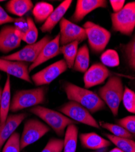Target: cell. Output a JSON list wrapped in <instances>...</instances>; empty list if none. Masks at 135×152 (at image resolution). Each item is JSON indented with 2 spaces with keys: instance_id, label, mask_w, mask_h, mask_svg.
Instances as JSON below:
<instances>
[{
  "instance_id": "6da1fadb",
  "label": "cell",
  "mask_w": 135,
  "mask_h": 152,
  "mask_svg": "<svg viewBox=\"0 0 135 152\" xmlns=\"http://www.w3.org/2000/svg\"><path fill=\"white\" fill-rule=\"evenodd\" d=\"M63 89L67 98L87 108L91 113L103 110L105 104L99 95L87 88H83L70 82L63 84Z\"/></svg>"
},
{
  "instance_id": "7a4b0ae2",
  "label": "cell",
  "mask_w": 135,
  "mask_h": 152,
  "mask_svg": "<svg viewBox=\"0 0 135 152\" xmlns=\"http://www.w3.org/2000/svg\"><path fill=\"white\" fill-rule=\"evenodd\" d=\"M29 111L42 119L60 137L65 134L68 126L77 124V122L71 119L62 113L42 106L32 107Z\"/></svg>"
},
{
  "instance_id": "3957f363",
  "label": "cell",
  "mask_w": 135,
  "mask_h": 152,
  "mask_svg": "<svg viewBox=\"0 0 135 152\" xmlns=\"http://www.w3.org/2000/svg\"><path fill=\"white\" fill-rule=\"evenodd\" d=\"M46 92L45 86L16 91L11 101L10 111L15 113L45 103Z\"/></svg>"
},
{
  "instance_id": "277c9868",
  "label": "cell",
  "mask_w": 135,
  "mask_h": 152,
  "mask_svg": "<svg viewBox=\"0 0 135 152\" xmlns=\"http://www.w3.org/2000/svg\"><path fill=\"white\" fill-rule=\"evenodd\" d=\"M124 88L121 79L117 76H112L104 86L99 90V97L113 113L118 115L119 108L123 97Z\"/></svg>"
},
{
  "instance_id": "5b68a950",
  "label": "cell",
  "mask_w": 135,
  "mask_h": 152,
  "mask_svg": "<svg viewBox=\"0 0 135 152\" xmlns=\"http://www.w3.org/2000/svg\"><path fill=\"white\" fill-rule=\"evenodd\" d=\"M111 19L114 31L131 35L135 28V1L127 3L117 13L112 14Z\"/></svg>"
},
{
  "instance_id": "8992f818",
  "label": "cell",
  "mask_w": 135,
  "mask_h": 152,
  "mask_svg": "<svg viewBox=\"0 0 135 152\" xmlns=\"http://www.w3.org/2000/svg\"><path fill=\"white\" fill-rule=\"evenodd\" d=\"M83 26L92 51L96 54L102 53L111 39V33L105 28L90 21L86 22Z\"/></svg>"
},
{
  "instance_id": "52a82bcc",
  "label": "cell",
  "mask_w": 135,
  "mask_h": 152,
  "mask_svg": "<svg viewBox=\"0 0 135 152\" xmlns=\"http://www.w3.org/2000/svg\"><path fill=\"white\" fill-rule=\"evenodd\" d=\"M50 130V126L37 119H28L24 123L20 136L21 150L39 141Z\"/></svg>"
},
{
  "instance_id": "ba28073f",
  "label": "cell",
  "mask_w": 135,
  "mask_h": 152,
  "mask_svg": "<svg viewBox=\"0 0 135 152\" xmlns=\"http://www.w3.org/2000/svg\"><path fill=\"white\" fill-rule=\"evenodd\" d=\"M58 110L64 115L77 123L87 125L96 129H100L99 124L93 117L91 113L76 102L69 101L61 106Z\"/></svg>"
},
{
  "instance_id": "9c48e42d",
  "label": "cell",
  "mask_w": 135,
  "mask_h": 152,
  "mask_svg": "<svg viewBox=\"0 0 135 152\" xmlns=\"http://www.w3.org/2000/svg\"><path fill=\"white\" fill-rule=\"evenodd\" d=\"M51 40V37L46 35L39 41L31 45H28L18 51L10 55L2 56L1 58L12 61L33 63L39 57L44 46Z\"/></svg>"
},
{
  "instance_id": "30bf717a",
  "label": "cell",
  "mask_w": 135,
  "mask_h": 152,
  "mask_svg": "<svg viewBox=\"0 0 135 152\" xmlns=\"http://www.w3.org/2000/svg\"><path fill=\"white\" fill-rule=\"evenodd\" d=\"M68 68L65 60H60L32 75L31 80L37 86L49 85L65 72Z\"/></svg>"
},
{
  "instance_id": "8fae6325",
  "label": "cell",
  "mask_w": 135,
  "mask_h": 152,
  "mask_svg": "<svg viewBox=\"0 0 135 152\" xmlns=\"http://www.w3.org/2000/svg\"><path fill=\"white\" fill-rule=\"evenodd\" d=\"M60 44L62 46L74 42L81 43L87 39L83 28L65 18L60 21Z\"/></svg>"
},
{
  "instance_id": "7c38bea8",
  "label": "cell",
  "mask_w": 135,
  "mask_h": 152,
  "mask_svg": "<svg viewBox=\"0 0 135 152\" xmlns=\"http://www.w3.org/2000/svg\"><path fill=\"white\" fill-rule=\"evenodd\" d=\"M29 63L8 60L0 57V71L7 73V75L14 76L32 83V81L29 75Z\"/></svg>"
},
{
  "instance_id": "4fadbf2b",
  "label": "cell",
  "mask_w": 135,
  "mask_h": 152,
  "mask_svg": "<svg viewBox=\"0 0 135 152\" xmlns=\"http://www.w3.org/2000/svg\"><path fill=\"white\" fill-rule=\"evenodd\" d=\"M109 74V71L102 63H94L84 74L85 88L88 89L103 83Z\"/></svg>"
},
{
  "instance_id": "5bb4252c",
  "label": "cell",
  "mask_w": 135,
  "mask_h": 152,
  "mask_svg": "<svg viewBox=\"0 0 135 152\" xmlns=\"http://www.w3.org/2000/svg\"><path fill=\"white\" fill-rule=\"evenodd\" d=\"M21 41L15 34L14 25H6L0 30V52L6 54L12 51L20 46Z\"/></svg>"
},
{
  "instance_id": "9a60e30c",
  "label": "cell",
  "mask_w": 135,
  "mask_h": 152,
  "mask_svg": "<svg viewBox=\"0 0 135 152\" xmlns=\"http://www.w3.org/2000/svg\"><path fill=\"white\" fill-rule=\"evenodd\" d=\"M107 6L105 0H78L75 11L70 19L74 23H79L93 10L98 8H106Z\"/></svg>"
},
{
  "instance_id": "2e32d148",
  "label": "cell",
  "mask_w": 135,
  "mask_h": 152,
  "mask_svg": "<svg viewBox=\"0 0 135 152\" xmlns=\"http://www.w3.org/2000/svg\"><path fill=\"white\" fill-rule=\"evenodd\" d=\"M27 117L28 115L25 113L12 114L8 116L4 124L0 128V152L9 138Z\"/></svg>"
},
{
  "instance_id": "e0dca14e",
  "label": "cell",
  "mask_w": 135,
  "mask_h": 152,
  "mask_svg": "<svg viewBox=\"0 0 135 152\" xmlns=\"http://www.w3.org/2000/svg\"><path fill=\"white\" fill-rule=\"evenodd\" d=\"M60 49V34H58L54 39L49 42L44 46L37 58L29 65V72L43 63L60 55L61 54Z\"/></svg>"
},
{
  "instance_id": "ac0fdd59",
  "label": "cell",
  "mask_w": 135,
  "mask_h": 152,
  "mask_svg": "<svg viewBox=\"0 0 135 152\" xmlns=\"http://www.w3.org/2000/svg\"><path fill=\"white\" fill-rule=\"evenodd\" d=\"M72 2V1L71 0H65L57 6L41 26V31L43 33H51L58 23L63 18V16L71 6Z\"/></svg>"
},
{
  "instance_id": "d6986e66",
  "label": "cell",
  "mask_w": 135,
  "mask_h": 152,
  "mask_svg": "<svg viewBox=\"0 0 135 152\" xmlns=\"http://www.w3.org/2000/svg\"><path fill=\"white\" fill-rule=\"evenodd\" d=\"M81 145L84 148L100 150L111 145L112 142L94 132L81 133L79 136Z\"/></svg>"
},
{
  "instance_id": "ffe728a7",
  "label": "cell",
  "mask_w": 135,
  "mask_h": 152,
  "mask_svg": "<svg viewBox=\"0 0 135 152\" xmlns=\"http://www.w3.org/2000/svg\"><path fill=\"white\" fill-rule=\"evenodd\" d=\"M11 88L10 75H7V79L3 90L1 104H0V128L4 124L10 111L11 104Z\"/></svg>"
},
{
  "instance_id": "44dd1931",
  "label": "cell",
  "mask_w": 135,
  "mask_h": 152,
  "mask_svg": "<svg viewBox=\"0 0 135 152\" xmlns=\"http://www.w3.org/2000/svg\"><path fill=\"white\" fill-rule=\"evenodd\" d=\"M33 8L31 0H10L6 4L7 12L19 17H22Z\"/></svg>"
},
{
  "instance_id": "7402d4cb",
  "label": "cell",
  "mask_w": 135,
  "mask_h": 152,
  "mask_svg": "<svg viewBox=\"0 0 135 152\" xmlns=\"http://www.w3.org/2000/svg\"><path fill=\"white\" fill-rule=\"evenodd\" d=\"M79 128L76 124L68 126L63 139V152H76Z\"/></svg>"
},
{
  "instance_id": "603a6c76",
  "label": "cell",
  "mask_w": 135,
  "mask_h": 152,
  "mask_svg": "<svg viewBox=\"0 0 135 152\" xmlns=\"http://www.w3.org/2000/svg\"><path fill=\"white\" fill-rule=\"evenodd\" d=\"M90 65V52L87 45H83L77 51L73 66V69L80 72H85Z\"/></svg>"
},
{
  "instance_id": "cb8c5ba5",
  "label": "cell",
  "mask_w": 135,
  "mask_h": 152,
  "mask_svg": "<svg viewBox=\"0 0 135 152\" xmlns=\"http://www.w3.org/2000/svg\"><path fill=\"white\" fill-rule=\"evenodd\" d=\"M54 11L52 4L46 2H39L33 8L32 14L35 21L38 23L45 22Z\"/></svg>"
},
{
  "instance_id": "d4e9b609",
  "label": "cell",
  "mask_w": 135,
  "mask_h": 152,
  "mask_svg": "<svg viewBox=\"0 0 135 152\" xmlns=\"http://www.w3.org/2000/svg\"><path fill=\"white\" fill-rule=\"evenodd\" d=\"M78 42H74L60 47V52L64 57L68 68L71 69L73 68L76 57L78 51Z\"/></svg>"
},
{
  "instance_id": "484cf974",
  "label": "cell",
  "mask_w": 135,
  "mask_h": 152,
  "mask_svg": "<svg viewBox=\"0 0 135 152\" xmlns=\"http://www.w3.org/2000/svg\"><path fill=\"white\" fill-rule=\"evenodd\" d=\"M108 140L124 152H135V141L133 139L116 137L112 134H105Z\"/></svg>"
},
{
  "instance_id": "4316f807",
  "label": "cell",
  "mask_w": 135,
  "mask_h": 152,
  "mask_svg": "<svg viewBox=\"0 0 135 152\" xmlns=\"http://www.w3.org/2000/svg\"><path fill=\"white\" fill-rule=\"evenodd\" d=\"M100 126H101L102 128L108 130L110 133H112V134L116 137L127 138V139H133V140H134L135 139L134 135L130 133L126 129L122 127V126L118 124H111L108 122H101Z\"/></svg>"
},
{
  "instance_id": "83f0119b",
  "label": "cell",
  "mask_w": 135,
  "mask_h": 152,
  "mask_svg": "<svg viewBox=\"0 0 135 152\" xmlns=\"http://www.w3.org/2000/svg\"><path fill=\"white\" fill-rule=\"evenodd\" d=\"M102 63L105 66L116 67L119 65L120 60L119 54L114 49H107L101 56Z\"/></svg>"
},
{
  "instance_id": "f1b7e54d",
  "label": "cell",
  "mask_w": 135,
  "mask_h": 152,
  "mask_svg": "<svg viewBox=\"0 0 135 152\" xmlns=\"http://www.w3.org/2000/svg\"><path fill=\"white\" fill-rule=\"evenodd\" d=\"M26 20L28 23V29L25 34L23 36L21 40L28 45H31L36 42L39 32L32 18L28 17Z\"/></svg>"
},
{
  "instance_id": "f546056e",
  "label": "cell",
  "mask_w": 135,
  "mask_h": 152,
  "mask_svg": "<svg viewBox=\"0 0 135 152\" xmlns=\"http://www.w3.org/2000/svg\"><path fill=\"white\" fill-rule=\"evenodd\" d=\"M20 135L15 132L4 144L2 152H20Z\"/></svg>"
},
{
  "instance_id": "4dcf8cb0",
  "label": "cell",
  "mask_w": 135,
  "mask_h": 152,
  "mask_svg": "<svg viewBox=\"0 0 135 152\" xmlns=\"http://www.w3.org/2000/svg\"><path fill=\"white\" fill-rule=\"evenodd\" d=\"M122 100L126 109L128 112L135 114V93L127 86L124 88Z\"/></svg>"
},
{
  "instance_id": "1f68e13d",
  "label": "cell",
  "mask_w": 135,
  "mask_h": 152,
  "mask_svg": "<svg viewBox=\"0 0 135 152\" xmlns=\"http://www.w3.org/2000/svg\"><path fill=\"white\" fill-rule=\"evenodd\" d=\"M125 53L130 68L135 71V35L126 46Z\"/></svg>"
},
{
  "instance_id": "d6a6232c",
  "label": "cell",
  "mask_w": 135,
  "mask_h": 152,
  "mask_svg": "<svg viewBox=\"0 0 135 152\" xmlns=\"http://www.w3.org/2000/svg\"><path fill=\"white\" fill-rule=\"evenodd\" d=\"M63 150V139L52 137L47 142L41 152H62Z\"/></svg>"
},
{
  "instance_id": "836d02e7",
  "label": "cell",
  "mask_w": 135,
  "mask_h": 152,
  "mask_svg": "<svg viewBox=\"0 0 135 152\" xmlns=\"http://www.w3.org/2000/svg\"><path fill=\"white\" fill-rule=\"evenodd\" d=\"M117 123L135 136V115L120 119L117 121Z\"/></svg>"
},
{
  "instance_id": "e575fe53",
  "label": "cell",
  "mask_w": 135,
  "mask_h": 152,
  "mask_svg": "<svg viewBox=\"0 0 135 152\" xmlns=\"http://www.w3.org/2000/svg\"><path fill=\"white\" fill-rule=\"evenodd\" d=\"M14 27L17 30L20 31L23 36L25 34L26 31L28 29V23L27 20L24 18L23 17H19L17 18H15V20L14 21ZM21 37V39H22Z\"/></svg>"
},
{
  "instance_id": "d590c367",
  "label": "cell",
  "mask_w": 135,
  "mask_h": 152,
  "mask_svg": "<svg viewBox=\"0 0 135 152\" xmlns=\"http://www.w3.org/2000/svg\"><path fill=\"white\" fill-rule=\"evenodd\" d=\"M15 20V18L10 17L3 7L0 5V26L7 23H14Z\"/></svg>"
},
{
  "instance_id": "8d00e7d4",
  "label": "cell",
  "mask_w": 135,
  "mask_h": 152,
  "mask_svg": "<svg viewBox=\"0 0 135 152\" xmlns=\"http://www.w3.org/2000/svg\"><path fill=\"white\" fill-rule=\"evenodd\" d=\"M110 4H111L114 13H117L119 12L125 6V0H110Z\"/></svg>"
},
{
  "instance_id": "74e56055",
  "label": "cell",
  "mask_w": 135,
  "mask_h": 152,
  "mask_svg": "<svg viewBox=\"0 0 135 152\" xmlns=\"http://www.w3.org/2000/svg\"><path fill=\"white\" fill-rule=\"evenodd\" d=\"M109 152H124V151H122L121 150H120L117 147H116V148H113L112 150H110Z\"/></svg>"
},
{
  "instance_id": "f35d334b",
  "label": "cell",
  "mask_w": 135,
  "mask_h": 152,
  "mask_svg": "<svg viewBox=\"0 0 135 152\" xmlns=\"http://www.w3.org/2000/svg\"><path fill=\"white\" fill-rule=\"evenodd\" d=\"M3 90L2 88L0 86V104H1V97H2V94H3Z\"/></svg>"
},
{
  "instance_id": "ab89813d",
  "label": "cell",
  "mask_w": 135,
  "mask_h": 152,
  "mask_svg": "<svg viewBox=\"0 0 135 152\" xmlns=\"http://www.w3.org/2000/svg\"><path fill=\"white\" fill-rule=\"evenodd\" d=\"M0 79H1V75H0Z\"/></svg>"
},
{
  "instance_id": "60d3db41",
  "label": "cell",
  "mask_w": 135,
  "mask_h": 152,
  "mask_svg": "<svg viewBox=\"0 0 135 152\" xmlns=\"http://www.w3.org/2000/svg\"><path fill=\"white\" fill-rule=\"evenodd\" d=\"M91 152H97V151H91Z\"/></svg>"
}]
</instances>
